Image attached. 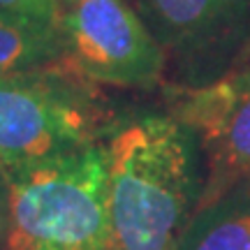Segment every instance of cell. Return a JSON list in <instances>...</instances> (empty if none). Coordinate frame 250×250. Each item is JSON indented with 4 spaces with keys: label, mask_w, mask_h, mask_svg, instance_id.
Segmentation results:
<instances>
[{
    "label": "cell",
    "mask_w": 250,
    "mask_h": 250,
    "mask_svg": "<svg viewBox=\"0 0 250 250\" xmlns=\"http://www.w3.org/2000/svg\"><path fill=\"white\" fill-rule=\"evenodd\" d=\"M93 86L65 61L2 74L0 169L14 174L98 144L111 114Z\"/></svg>",
    "instance_id": "3"
},
{
    "label": "cell",
    "mask_w": 250,
    "mask_h": 250,
    "mask_svg": "<svg viewBox=\"0 0 250 250\" xmlns=\"http://www.w3.org/2000/svg\"><path fill=\"white\" fill-rule=\"evenodd\" d=\"M5 176V250H107L104 144H90Z\"/></svg>",
    "instance_id": "2"
},
{
    "label": "cell",
    "mask_w": 250,
    "mask_h": 250,
    "mask_svg": "<svg viewBox=\"0 0 250 250\" xmlns=\"http://www.w3.org/2000/svg\"><path fill=\"white\" fill-rule=\"evenodd\" d=\"M137 14L190 88L223 79L250 40V0H137Z\"/></svg>",
    "instance_id": "5"
},
{
    "label": "cell",
    "mask_w": 250,
    "mask_h": 250,
    "mask_svg": "<svg viewBox=\"0 0 250 250\" xmlns=\"http://www.w3.org/2000/svg\"><path fill=\"white\" fill-rule=\"evenodd\" d=\"M176 250H250V188L199 206Z\"/></svg>",
    "instance_id": "8"
},
{
    "label": "cell",
    "mask_w": 250,
    "mask_h": 250,
    "mask_svg": "<svg viewBox=\"0 0 250 250\" xmlns=\"http://www.w3.org/2000/svg\"><path fill=\"white\" fill-rule=\"evenodd\" d=\"M0 9L33 14V17H58L62 12L61 0H0Z\"/></svg>",
    "instance_id": "9"
},
{
    "label": "cell",
    "mask_w": 250,
    "mask_h": 250,
    "mask_svg": "<svg viewBox=\"0 0 250 250\" xmlns=\"http://www.w3.org/2000/svg\"><path fill=\"white\" fill-rule=\"evenodd\" d=\"M179 121L208 158V183L197 208L239 188H250V70L190 88Z\"/></svg>",
    "instance_id": "6"
},
{
    "label": "cell",
    "mask_w": 250,
    "mask_h": 250,
    "mask_svg": "<svg viewBox=\"0 0 250 250\" xmlns=\"http://www.w3.org/2000/svg\"><path fill=\"white\" fill-rule=\"evenodd\" d=\"M62 61V12L58 17H33L0 9V77Z\"/></svg>",
    "instance_id": "7"
},
{
    "label": "cell",
    "mask_w": 250,
    "mask_h": 250,
    "mask_svg": "<svg viewBox=\"0 0 250 250\" xmlns=\"http://www.w3.org/2000/svg\"><path fill=\"white\" fill-rule=\"evenodd\" d=\"M65 62L90 83L153 88L167 58L137 9L123 0H74L62 7Z\"/></svg>",
    "instance_id": "4"
},
{
    "label": "cell",
    "mask_w": 250,
    "mask_h": 250,
    "mask_svg": "<svg viewBox=\"0 0 250 250\" xmlns=\"http://www.w3.org/2000/svg\"><path fill=\"white\" fill-rule=\"evenodd\" d=\"M7 223H9V188L5 171L0 169V243H5Z\"/></svg>",
    "instance_id": "10"
},
{
    "label": "cell",
    "mask_w": 250,
    "mask_h": 250,
    "mask_svg": "<svg viewBox=\"0 0 250 250\" xmlns=\"http://www.w3.org/2000/svg\"><path fill=\"white\" fill-rule=\"evenodd\" d=\"M107 148V250H176L199 204L197 137L179 118L118 123Z\"/></svg>",
    "instance_id": "1"
}]
</instances>
